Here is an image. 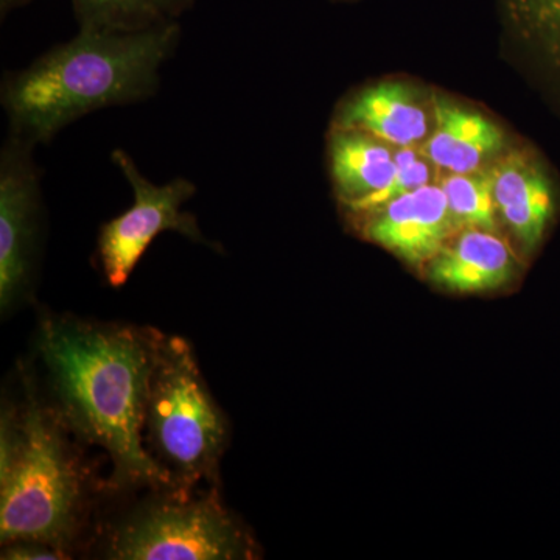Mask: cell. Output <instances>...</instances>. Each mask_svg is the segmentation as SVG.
<instances>
[{
  "mask_svg": "<svg viewBox=\"0 0 560 560\" xmlns=\"http://www.w3.org/2000/svg\"><path fill=\"white\" fill-rule=\"evenodd\" d=\"M497 212L523 253L533 256L544 245L560 208L558 180L537 151L511 150L492 168Z\"/></svg>",
  "mask_w": 560,
  "mask_h": 560,
  "instance_id": "cell-8",
  "label": "cell"
},
{
  "mask_svg": "<svg viewBox=\"0 0 560 560\" xmlns=\"http://www.w3.org/2000/svg\"><path fill=\"white\" fill-rule=\"evenodd\" d=\"M501 22L560 110V0H497Z\"/></svg>",
  "mask_w": 560,
  "mask_h": 560,
  "instance_id": "cell-13",
  "label": "cell"
},
{
  "mask_svg": "<svg viewBox=\"0 0 560 560\" xmlns=\"http://www.w3.org/2000/svg\"><path fill=\"white\" fill-rule=\"evenodd\" d=\"M154 2L167 20L176 21L180 14L190 10L197 0H154Z\"/></svg>",
  "mask_w": 560,
  "mask_h": 560,
  "instance_id": "cell-19",
  "label": "cell"
},
{
  "mask_svg": "<svg viewBox=\"0 0 560 560\" xmlns=\"http://www.w3.org/2000/svg\"><path fill=\"white\" fill-rule=\"evenodd\" d=\"M31 2L32 0H0V14L2 18L9 16L11 11L22 9Z\"/></svg>",
  "mask_w": 560,
  "mask_h": 560,
  "instance_id": "cell-20",
  "label": "cell"
},
{
  "mask_svg": "<svg viewBox=\"0 0 560 560\" xmlns=\"http://www.w3.org/2000/svg\"><path fill=\"white\" fill-rule=\"evenodd\" d=\"M334 2H355V0H334Z\"/></svg>",
  "mask_w": 560,
  "mask_h": 560,
  "instance_id": "cell-21",
  "label": "cell"
},
{
  "mask_svg": "<svg viewBox=\"0 0 560 560\" xmlns=\"http://www.w3.org/2000/svg\"><path fill=\"white\" fill-rule=\"evenodd\" d=\"M162 331L92 323L75 316L40 320L38 352L58 418L66 429L108 453L116 489L173 490L143 447L147 394Z\"/></svg>",
  "mask_w": 560,
  "mask_h": 560,
  "instance_id": "cell-1",
  "label": "cell"
},
{
  "mask_svg": "<svg viewBox=\"0 0 560 560\" xmlns=\"http://www.w3.org/2000/svg\"><path fill=\"white\" fill-rule=\"evenodd\" d=\"M430 113L419 92L404 81L371 84L341 103L335 114L334 128H348L410 149L429 139Z\"/></svg>",
  "mask_w": 560,
  "mask_h": 560,
  "instance_id": "cell-10",
  "label": "cell"
},
{
  "mask_svg": "<svg viewBox=\"0 0 560 560\" xmlns=\"http://www.w3.org/2000/svg\"><path fill=\"white\" fill-rule=\"evenodd\" d=\"M441 187L447 197L448 208L458 228L499 231L490 168L470 173H451L447 178L441 180Z\"/></svg>",
  "mask_w": 560,
  "mask_h": 560,
  "instance_id": "cell-15",
  "label": "cell"
},
{
  "mask_svg": "<svg viewBox=\"0 0 560 560\" xmlns=\"http://www.w3.org/2000/svg\"><path fill=\"white\" fill-rule=\"evenodd\" d=\"M22 410L0 420V540H31L70 556L86 515V477L65 423L27 378Z\"/></svg>",
  "mask_w": 560,
  "mask_h": 560,
  "instance_id": "cell-3",
  "label": "cell"
},
{
  "mask_svg": "<svg viewBox=\"0 0 560 560\" xmlns=\"http://www.w3.org/2000/svg\"><path fill=\"white\" fill-rule=\"evenodd\" d=\"M80 31L139 32L167 18L154 0H72Z\"/></svg>",
  "mask_w": 560,
  "mask_h": 560,
  "instance_id": "cell-16",
  "label": "cell"
},
{
  "mask_svg": "<svg viewBox=\"0 0 560 560\" xmlns=\"http://www.w3.org/2000/svg\"><path fill=\"white\" fill-rule=\"evenodd\" d=\"M179 39L178 21L139 32L80 31L3 79L11 135L47 143L94 110L147 101Z\"/></svg>",
  "mask_w": 560,
  "mask_h": 560,
  "instance_id": "cell-2",
  "label": "cell"
},
{
  "mask_svg": "<svg viewBox=\"0 0 560 560\" xmlns=\"http://www.w3.org/2000/svg\"><path fill=\"white\" fill-rule=\"evenodd\" d=\"M329 165L335 194L346 209L385 189L397 173L389 143L348 128L331 130Z\"/></svg>",
  "mask_w": 560,
  "mask_h": 560,
  "instance_id": "cell-14",
  "label": "cell"
},
{
  "mask_svg": "<svg viewBox=\"0 0 560 560\" xmlns=\"http://www.w3.org/2000/svg\"><path fill=\"white\" fill-rule=\"evenodd\" d=\"M106 558L245 560L257 558V550L215 490L200 497L165 490L110 530Z\"/></svg>",
  "mask_w": 560,
  "mask_h": 560,
  "instance_id": "cell-5",
  "label": "cell"
},
{
  "mask_svg": "<svg viewBox=\"0 0 560 560\" xmlns=\"http://www.w3.org/2000/svg\"><path fill=\"white\" fill-rule=\"evenodd\" d=\"M366 215L364 238L410 265L429 264L458 230L441 184H425Z\"/></svg>",
  "mask_w": 560,
  "mask_h": 560,
  "instance_id": "cell-9",
  "label": "cell"
},
{
  "mask_svg": "<svg viewBox=\"0 0 560 560\" xmlns=\"http://www.w3.org/2000/svg\"><path fill=\"white\" fill-rule=\"evenodd\" d=\"M110 158L135 194L131 208L103 224L98 234V260L110 287L119 289L127 283L136 265L162 232H178L191 242L219 249L206 241L195 215L183 210L197 191L194 183L176 178L156 186L139 172L127 151L114 150Z\"/></svg>",
  "mask_w": 560,
  "mask_h": 560,
  "instance_id": "cell-6",
  "label": "cell"
},
{
  "mask_svg": "<svg viewBox=\"0 0 560 560\" xmlns=\"http://www.w3.org/2000/svg\"><path fill=\"white\" fill-rule=\"evenodd\" d=\"M397 173L393 180L385 187V189L378 190L377 194L371 195V197L364 198L363 201L357 202L355 206L349 208L352 213H368L372 210L382 208L386 202L396 200L401 195L408 194L419 189V187L425 186L431 183V162L427 160L423 154L418 156L415 151V147L410 149H399L396 153Z\"/></svg>",
  "mask_w": 560,
  "mask_h": 560,
  "instance_id": "cell-17",
  "label": "cell"
},
{
  "mask_svg": "<svg viewBox=\"0 0 560 560\" xmlns=\"http://www.w3.org/2000/svg\"><path fill=\"white\" fill-rule=\"evenodd\" d=\"M35 143L9 135L0 154V308L13 311L31 294L38 259L43 201Z\"/></svg>",
  "mask_w": 560,
  "mask_h": 560,
  "instance_id": "cell-7",
  "label": "cell"
},
{
  "mask_svg": "<svg viewBox=\"0 0 560 560\" xmlns=\"http://www.w3.org/2000/svg\"><path fill=\"white\" fill-rule=\"evenodd\" d=\"M430 282L452 293H485L506 285L518 272L517 254L497 232L466 228L429 261Z\"/></svg>",
  "mask_w": 560,
  "mask_h": 560,
  "instance_id": "cell-11",
  "label": "cell"
},
{
  "mask_svg": "<svg viewBox=\"0 0 560 560\" xmlns=\"http://www.w3.org/2000/svg\"><path fill=\"white\" fill-rule=\"evenodd\" d=\"M143 431L149 453L171 475L173 490L191 493L200 482L219 478L230 444V422L184 338L161 334L150 372Z\"/></svg>",
  "mask_w": 560,
  "mask_h": 560,
  "instance_id": "cell-4",
  "label": "cell"
},
{
  "mask_svg": "<svg viewBox=\"0 0 560 560\" xmlns=\"http://www.w3.org/2000/svg\"><path fill=\"white\" fill-rule=\"evenodd\" d=\"M2 559L7 560H47V559H68L65 552L50 547V545L40 544V541L21 540L11 541L5 545L2 551Z\"/></svg>",
  "mask_w": 560,
  "mask_h": 560,
  "instance_id": "cell-18",
  "label": "cell"
},
{
  "mask_svg": "<svg viewBox=\"0 0 560 560\" xmlns=\"http://www.w3.org/2000/svg\"><path fill=\"white\" fill-rule=\"evenodd\" d=\"M431 109L433 128L420 149L431 164L448 173H470L500 156L506 140L499 125L485 114L442 95H434Z\"/></svg>",
  "mask_w": 560,
  "mask_h": 560,
  "instance_id": "cell-12",
  "label": "cell"
}]
</instances>
